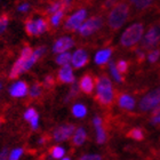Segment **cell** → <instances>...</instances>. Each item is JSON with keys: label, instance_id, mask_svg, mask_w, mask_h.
<instances>
[{"label": "cell", "instance_id": "obj_43", "mask_svg": "<svg viewBox=\"0 0 160 160\" xmlns=\"http://www.w3.org/2000/svg\"><path fill=\"white\" fill-rule=\"evenodd\" d=\"M94 122V126H98V125H102V120H101L100 117H95L93 120Z\"/></svg>", "mask_w": 160, "mask_h": 160}, {"label": "cell", "instance_id": "obj_41", "mask_svg": "<svg viewBox=\"0 0 160 160\" xmlns=\"http://www.w3.org/2000/svg\"><path fill=\"white\" fill-rule=\"evenodd\" d=\"M151 123H153V125H160V116L151 117Z\"/></svg>", "mask_w": 160, "mask_h": 160}, {"label": "cell", "instance_id": "obj_4", "mask_svg": "<svg viewBox=\"0 0 160 160\" xmlns=\"http://www.w3.org/2000/svg\"><path fill=\"white\" fill-rule=\"evenodd\" d=\"M160 103V88L152 90L148 93L140 102V110L141 111H149L159 105Z\"/></svg>", "mask_w": 160, "mask_h": 160}, {"label": "cell", "instance_id": "obj_26", "mask_svg": "<svg viewBox=\"0 0 160 160\" xmlns=\"http://www.w3.org/2000/svg\"><path fill=\"white\" fill-rule=\"evenodd\" d=\"M110 71H111V73H112V76H113L116 81H118V82H122L123 77L121 76V73H120L119 71H118L117 67H116V64H114L113 62H110Z\"/></svg>", "mask_w": 160, "mask_h": 160}, {"label": "cell", "instance_id": "obj_16", "mask_svg": "<svg viewBox=\"0 0 160 160\" xmlns=\"http://www.w3.org/2000/svg\"><path fill=\"white\" fill-rule=\"evenodd\" d=\"M111 54H112V49L111 48H107V49L100 50L95 56V62L98 65H103V64L108 63V61L110 60Z\"/></svg>", "mask_w": 160, "mask_h": 160}, {"label": "cell", "instance_id": "obj_7", "mask_svg": "<svg viewBox=\"0 0 160 160\" xmlns=\"http://www.w3.org/2000/svg\"><path fill=\"white\" fill-rule=\"evenodd\" d=\"M86 10L85 9H80L78 12L70 16L68 18L67 23H65V29L68 31H76V30H79V28L81 27V24L82 22L85 21L86 18Z\"/></svg>", "mask_w": 160, "mask_h": 160}, {"label": "cell", "instance_id": "obj_35", "mask_svg": "<svg viewBox=\"0 0 160 160\" xmlns=\"http://www.w3.org/2000/svg\"><path fill=\"white\" fill-rule=\"evenodd\" d=\"M36 114H37V111L34 110V109H32V108H30V109H28V110L25 111V113H24V119L28 120V121H30Z\"/></svg>", "mask_w": 160, "mask_h": 160}, {"label": "cell", "instance_id": "obj_40", "mask_svg": "<svg viewBox=\"0 0 160 160\" xmlns=\"http://www.w3.org/2000/svg\"><path fill=\"white\" fill-rule=\"evenodd\" d=\"M157 116H160V105H157L154 109H152L151 117H157Z\"/></svg>", "mask_w": 160, "mask_h": 160}, {"label": "cell", "instance_id": "obj_17", "mask_svg": "<svg viewBox=\"0 0 160 160\" xmlns=\"http://www.w3.org/2000/svg\"><path fill=\"white\" fill-rule=\"evenodd\" d=\"M144 130L140 127H135V128H132V129L127 133V137H129L134 141H143L144 140Z\"/></svg>", "mask_w": 160, "mask_h": 160}, {"label": "cell", "instance_id": "obj_31", "mask_svg": "<svg viewBox=\"0 0 160 160\" xmlns=\"http://www.w3.org/2000/svg\"><path fill=\"white\" fill-rule=\"evenodd\" d=\"M117 69L119 71L120 73H126L127 71H128V68H129V64L127 61H123V60H120L119 62L117 63Z\"/></svg>", "mask_w": 160, "mask_h": 160}, {"label": "cell", "instance_id": "obj_6", "mask_svg": "<svg viewBox=\"0 0 160 160\" xmlns=\"http://www.w3.org/2000/svg\"><path fill=\"white\" fill-rule=\"evenodd\" d=\"M103 25V20L100 16H94L92 18H89L88 21H86L85 23L81 24V27L79 28V32L81 36L87 37L93 34L95 31L100 30Z\"/></svg>", "mask_w": 160, "mask_h": 160}, {"label": "cell", "instance_id": "obj_28", "mask_svg": "<svg viewBox=\"0 0 160 160\" xmlns=\"http://www.w3.org/2000/svg\"><path fill=\"white\" fill-rule=\"evenodd\" d=\"M64 149L61 147H53L52 149H50V154H52V157L54 158V159H61V158L64 156Z\"/></svg>", "mask_w": 160, "mask_h": 160}, {"label": "cell", "instance_id": "obj_5", "mask_svg": "<svg viewBox=\"0 0 160 160\" xmlns=\"http://www.w3.org/2000/svg\"><path fill=\"white\" fill-rule=\"evenodd\" d=\"M160 40V24L153 25L149 29L147 34L142 40V48L143 49H151L153 48Z\"/></svg>", "mask_w": 160, "mask_h": 160}, {"label": "cell", "instance_id": "obj_34", "mask_svg": "<svg viewBox=\"0 0 160 160\" xmlns=\"http://www.w3.org/2000/svg\"><path fill=\"white\" fill-rule=\"evenodd\" d=\"M22 153H23V149H15L10 153L9 160H18L21 156H22Z\"/></svg>", "mask_w": 160, "mask_h": 160}, {"label": "cell", "instance_id": "obj_11", "mask_svg": "<svg viewBox=\"0 0 160 160\" xmlns=\"http://www.w3.org/2000/svg\"><path fill=\"white\" fill-rule=\"evenodd\" d=\"M58 81L62 83H73L74 82V76L72 73V69L69 64L63 65L62 69L58 71Z\"/></svg>", "mask_w": 160, "mask_h": 160}, {"label": "cell", "instance_id": "obj_20", "mask_svg": "<svg viewBox=\"0 0 160 160\" xmlns=\"http://www.w3.org/2000/svg\"><path fill=\"white\" fill-rule=\"evenodd\" d=\"M72 113L74 117L77 118H83L87 114V109L82 104H76L72 108Z\"/></svg>", "mask_w": 160, "mask_h": 160}, {"label": "cell", "instance_id": "obj_44", "mask_svg": "<svg viewBox=\"0 0 160 160\" xmlns=\"http://www.w3.org/2000/svg\"><path fill=\"white\" fill-rule=\"evenodd\" d=\"M28 8H29V5H28V3H23L22 6L18 7V10H20V12H27Z\"/></svg>", "mask_w": 160, "mask_h": 160}, {"label": "cell", "instance_id": "obj_8", "mask_svg": "<svg viewBox=\"0 0 160 160\" xmlns=\"http://www.w3.org/2000/svg\"><path fill=\"white\" fill-rule=\"evenodd\" d=\"M74 130H76L74 125H63V126L57 127V128H55L53 134L54 140L57 142L67 141L68 138H70L71 135H73Z\"/></svg>", "mask_w": 160, "mask_h": 160}, {"label": "cell", "instance_id": "obj_29", "mask_svg": "<svg viewBox=\"0 0 160 160\" xmlns=\"http://www.w3.org/2000/svg\"><path fill=\"white\" fill-rule=\"evenodd\" d=\"M8 22H9V15L7 13L1 14L0 15V33H2L3 31L6 30Z\"/></svg>", "mask_w": 160, "mask_h": 160}, {"label": "cell", "instance_id": "obj_10", "mask_svg": "<svg viewBox=\"0 0 160 160\" xmlns=\"http://www.w3.org/2000/svg\"><path fill=\"white\" fill-rule=\"evenodd\" d=\"M72 64L76 69H80V68L85 67L88 63V55L83 49H78L74 52L72 55Z\"/></svg>", "mask_w": 160, "mask_h": 160}, {"label": "cell", "instance_id": "obj_32", "mask_svg": "<svg viewBox=\"0 0 160 160\" xmlns=\"http://www.w3.org/2000/svg\"><path fill=\"white\" fill-rule=\"evenodd\" d=\"M79 89H80V87L78 83L73 82L72 83V87H71V90H70V93H69V95H68L67 97V101H69L70 98H73V97H76L79 94Z\"/></svg>", "mask_w": 160, "mask_h": 160}, {"label": "cell", "instance_id": "obj_39", "mask_svg": "<svg viewBox=\"0 0 160 160\" xmlns=\"http://www.w3.org/2000/svg\"><path fill=\"white\" fill-rule=\"evenodd\" d=\"M38 120H39V117H38V113L36 114V116H34V117L30 120L31 127H32V129H37V128H38Z\"/></svg>", "mask_w": 160, "mask_h": 160}, {"label": "cell", "instance_id": "obj_33", "mask_svg": "<svg viewBox=\"0 0 160 160\" xmlns=\"http://www.w3.org/2000/svg\"><path fill=\"white\" fill-rule=\"evenodd\" d=\"M54 85H55V80H54L53 76H46V78L43 79V86L46 87L47 89H50L54 87Z\"/></svg>", "mask_w": 160, "mask_h": 160}, {"label": "cell", "instance_id": "obj_37", "mask_svg": "<svg viewBox=\"0 0 160 160\" xmlns=\"http://www.w3.org/2000/svg\"><path fill=\"white\" fill-rule=\"evenodd\" d=\"M117 1L118 0H105L103 3V8L104 9H109V8H111V7H114Z\"/></svg>", "mask_w": 160, "mask_h": 160}, {"label": "cell", "instance_id": "obj_46", "mask_svg": "<svg viewBox=\"0 0 160 160\" xmlns=\"http://www.w3.org/2000/svg\"><path fill=\"white\" fill-rule=\"evenodd\" d=\"M0 125H1V120H0Z\"/></svg>", "mask_w": 160, "mask_h": 160}, {"label": "cell", "instance_id": "obj_2", "mask_svg": "<svg viewBox=\"0 0 160 160\" xmlns=\"http://www.w3.org/2000/svg\"><path fill=\"white\" fill-rule=\"evenodd\" d=\"M129 16V6L126 2H120L111 9L108 16V25L111 30L117 31L122 27Z\"/></svg>", "mask_w": 160, "mask_h": 160}, {"label": "cell", "instance_id": "obj_30", "mask_svg": "<svg viewBox=\"0 0 160 160\" xmlns=\"http://www.w3.org/2000/svg\"><path fill=\"white\" fill-rule=\"evenodd\" d=\"M159 57H160V50L153 49L149 53V55H148V60H149L150 63H156V62L159 60Z\"/></svg>", "mask_w": 160, "mask_h": 160}, {"label": "cell", "instance_id": "obj_23", "mask_svg": "<svg viewBox=\"0 0 160 160\" xmlns=\"http://www.w3.org/2000/svg\"><path fill=\"white\" fill-rule=\"evenodd\" d=\"M64 12L65 10H58L56 13H54L50 17V24L53 25V27H58L61 23V21L63 18V15H64Z\"/></svg>", "mask_w": 160, "mask_h": 160}, {"label": "cell", "instance_id": "obj_45", "mask_svg": "<svg viewBox=\"0 0 160 160\" xmlns=\"http://www.w3.org/2000/svg\"><path fill=\"white\" fill-rule=\"evenodd\" d=\"M62 160H70L69 158H64V159H62Z\"/></svg>", "mask_w": 160, "mask_h": 160}, {"label": "cell", "instance_id": "obj_9", "mask_svg": "<svg viewBox=\"0 0 160 160\" xmlns=\"http://www.w3.org/2000/svg\"><path fill=\"white\" fill-rule=\"evenodd\" d=\"M73 46V40L71 39L69 37H63V38H60L58 40L55 41L54 43V47H53V52L54 53H64V52H67L68 49H70L71 47Z\"/></svg>", "mask_w": 160, "mask_h": 160}, {"label": "cell", "instance_id": "obj_27", "mask_svg": "<svg viewBox=\"0 0 160 160\" xmlns=\"http://www.w3.org/2000/svg\"><path fill=\"white\" fill-rule=\"evenodd\" d=\"M41 94H42V86H41L40 83H34L30 90L31 98H37V97H39L40 95H41Z\"/></svg>", "mask_w": 160, "mask_h": 160}, {"label": "cell", "instance_id": "obj_21", "mask_svg": "<svg viewBox=\"0 0 160 160\" xmlns=\"http://www.w3.org/2000/svg\"><path fill=\"white\" fill-rule=\"evenodd\" d=\"M47 29H48V25L43 18H38L36 21V36H40L45 31H47Z\"/></svg>", "mask_w": 160, "mask_h": 160}, {"label": "cell", "instance_id": "obj_47", "mask_svg": "<svg viewBox=\"0 0 160 160\" xmlns=\"http://www.w3.org/2000/svg\"><path fill=\"white\" fill-rule=\"evenodd\" d=\"M0 88H1V85H0Z\"/></svg>", "mask_w": 160, "mask_h": 160}, {"label": "cell", "instance_id": "obj_36", "mask_svg": "<svg viewBox=\"0 0 160 160\" xmlns=\"http://www.w3.org/2000/svg\"><path fill=\"white\" fill-rule=\"evenodd\" d=\"M79 160H103L100 154H85L80 157Z\"/></svg>", "mask_w": 160, "mask_h": 160}, {"label": "cell", "instance_id": "obj_24", "mask_svg": "<svg viewBox=\"0 0 160 160\" xmlns=\"http://www.w3.org/2000/svg\"><path fill=\"white\" fill-rule=\"evenodd\" d=\"M96 128V134H97V143L98 144H103L105 141H107V133H105V130L104 128L102 127V125H98V126H95Z\"/></svg>", "mask_w": 160, "mask_h": 160}, {"label": "cell", "instance_id": "obj_42", "mask_svg": "<svg viewBox=\"0 0 160 160\" xmlns=\"http://www.w3.org/2000/svg\"><path fill=\"white\" fill-rule=\"evenodd\" d=\"M0 160H7V149H3L0 152Z\"/></svg>", "mask_w": 160, "mask_h": 160}, {"label": "cell", "instance_id": "obj_1", "mask_svg": "<svg viewBox=\"0 0 160 160\" xmlns=\"http://www.w3.org/2000/svg\"><path fill=\"white\" fill-rule=\"evenodd\" d=\"M96 90L97 94L95 96L96 102L102 107H110L113 103L114 93L112 88L111 80L107 76H101L96 79Z\"/></svg>", "mask_w": 160, "mask_h": 160}, {"label": "cell", "instance_id": "obj_19", "mask_svg": "<svg viewBox=\"0 0 160 160\" xmlns=\"http://www.w3.org/2000/svg\"><path fill=\"white\" fill-rule=\"evenodd\" d=\"M129 1L137 10L148 9L153 2V0H129Z\"/></svg>", "mask_w": 160, "mask_h": 160}, {"label": "cell", "instance_id": "obj_18", "mask_svg": "<svg viewBox=\"0 0 160 160\" xmlns=\"http://www.w3.org/2000/svg\"><path fill=\"white\" fill-rule=\"evenodd\" d=\"M86 137H87L86 130L80 127V128H78L76 130V133L73 135V144L74 145H81L86 141Z\"/></svg>", "mask_w": 160, "mask_h": 160}, {"label": "cell", "instance_id": "obj_13", "mask_svg": "<svg viewBox=\"0 0 160 160\" xmlns=\"http://www.w3.org/2000/svg\"><path fill=\"white\" fill-rule=\"evenodd\" d=\"M10 95L13 97H23L28 94V83L24 81H18V82L14 83L10 87L9 90Z\"/></svg>", "mask_w": 160, "mask_h": 160}, {"label": "cell", "instance_id": "obj_15", "mask_svg": "<svg viewBox=\"0 0 160 160\" xmlns=\"http://www.w3.org/2000/svg\"><path fill=\"white\" fill-rule=\"evenodd\" d=\"M118 104L121 109L125 110H133L135 107V101L132 96L127 95V94H121L118 97Z\"/></svg>", "mask_w": 160, "mask_h": 160}, {"label": "cell", "instance_id": "obj_12", "mask_svg": "<svg viewBox=\"0 0 160 160\" xmlns=\"http://www.w3.org/2000/svg\"><path fill=\"white\" fill-rule=\"evenodd\" d=\"M79 87L82 93L87 94V95L92 94L94 89V78L90 74H83L80 79Z\"/></svg>", "mask_w": 160, "mask_h": 160}, {"label": "cell", "instance_id": "obj_25", "mask_svg": "<svg viewBox=\"0 0 160 160\" xmlns=\"http://www.w3.org/2000/svg\"><path fill=\"white\" fill-rule=\"evenodd\" d=\"M25 32L29 36H36V22L31 18H28L25 21Z\"/></svg>", "mask_w": 160, "mask_h": 160}, {"label": "cell", "instance_id": "obj_14", "mask_svg": "<svg viewBox=\"0 0 160 160\" xmlns=\"http://www.w3.org/2000/svg\"><path fill=\"white\" fill-rule=\"evenodd\" d=\"M27 61H28L27 58L23 56L18 57V60L16 61V63L14 64L12 70H10V73H9L10 79H16V78L20 77V74L22 72H24V65L27 63Z\"/></svg>", "mask_w": 160, "mask_h": 160}, {"label": "cell", "instance_id": "obj_22", "mask_svg": "<svg viewBox=\"0 0 160 160\" xmlns=\"http://www.w3.org/2000/svg\"><path fill=\"white\" fill-rule=\"evenodd\" d=\"M72 60V56H71L70 53H67V52H64V53H61L56 58V63L60 64V65H67L69 64V62H71Z\"/></svg>", "mask_w": 160, "mask_h": 160}, {"label": "cell", "instance_id": "obj_38", "mask_svg": "<svg viewBox=\"0 0 160 160\" xmlns=\"http://www.w3.org/2000/svg\"><path fill=\"white\" fill-rule=\"evenodd\" d=\"M136 57H137V62L138 63H142L144 61V58H145V54H144V52L142 49H137L136 50Z\"/></svg>", "mask_w": 160, "mask_h": 160}, {"label": "cell", "instance_id": "obj_3", "mask_svg": "<svg viewBox=\"0 0 160 160\" xmlns=\"http://www.w3.org/2000/svg\"><path fill=\"white\" fill-rule=\"evenodd\" d=\"M143 32L144 27L142 23H135L133 25H130L121 34V38H120L121 46L125 47V48H132V47H134L142 39Z\"/></svg>", "mask_w": 160, "mask_h": 160}]
</instances>
